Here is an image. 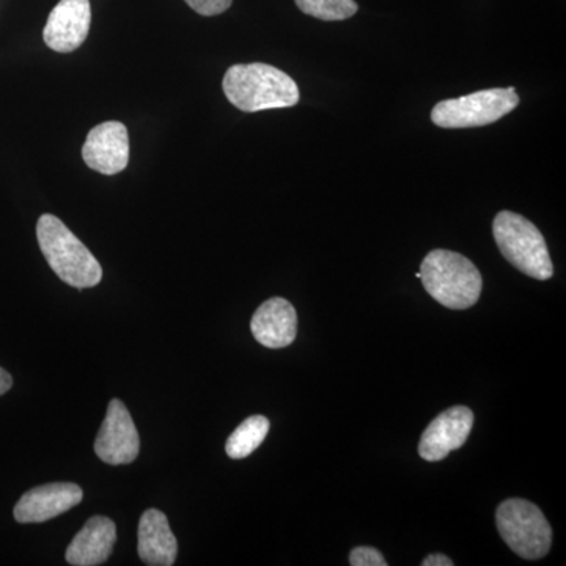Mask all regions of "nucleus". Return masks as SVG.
Returning <instances> with one entry per match:
<instances>
[{
	"label": "nucleus",
	"mask_w": 566,
	"mask_h": 566,
	"mask_svg": "<svg viewBox=\"0 0 566 566\" xmlns=\"http://www.w3.org/2000/svg\"><path fill=\"white\" fill-rule=\"evenodd\" d=\"M222 88L227 99L243 112L282 109L300 103L296 82L266 63L230 66Z\"/></svg>",
	"instance_id": "obj_1"
},
{
	"label": "nucleus",
	"mask_w": 566,
	"mask_h": 566,
	"mask_svg": "<svg viewBox=\"0 0 566 566\" xmlns=\"http://www.w3.org/2000/svg\"><path fill=\"white\" fill-rule=\"evenodd\" d=\"M36 238L51 270L74 289H92L103 279L102 264L69 227L52 214L36 223Z\"/></svg>",
	"instance_id": "obj_2"
},
{
	"label": "nucleus",
	"mask_w": 566,
	"mask_h": 566,
	"mask_svg": "<svg viewBox=\"0 0 566 566\" xmlns=\"http://www.w3.org/2000/svg\"><path fill=\"white\" fill-rule=\"evenodd\" d=\"M420 279L428 294L452 311H465L476 304L482 294V274L461 253L436 249L424 256Z\"/></svg>",
	"instance_id": "obj_3"
},
{
	"label": "nucleus",
	"mask_w": 566,
	"mask_h": 566,
	"mask_svg": "<svg viewBox=\"0 0 566 566\" xmlns=\"http://www.w3.org/2000/svg\"><path fill=\"white\" fill-rule=\"evenodd\" d=\"M493 234L499 251L517 271L536 281L553 277L554 264L545 237L528 219L513 211H501L494 218Z\"/></svg>",
	"instance_id": "obj_4"
},
{
	"label": "nucleus",
	"mask_w": 566,
	"mask_h": 566,
	"mask_svg": "<svg viewBox=\"0 0 566 566\" xmlns=\"http://www.w3.org/2000/svg\"><path fill=\"white\" fill-rule=\"evenodd\" d=\"M495 524L506 546L526 558L538 560L549 553L553 528L542 510L526 499H509L497 506Z\"/></svg>",
	"instance_id": "obj_5"
},
{
	"label": "nucleus",
	"mask_w": 566,
	"mask_h": 566,
	"mask_svg": "<svg viewBox=\"0 0 566 566\" xmlns=\"http://www.w3.org/2000/svg\"><path fill=\"white\" fill-rule=\"evenodd\" d=\"M520 104L516 88H490L460 98L444 99L431 111V120L446 129L476 128L495 123Z\"/></svg>",
	"instance_id": "obj_6"
},
{
	"label": "nucleus",
	"mask_w": 566,
	"mask_h": 566,
	"mask_svg": "<svg viewBox=\"0 0 566 566\" xmlns=\"http://www.w3.org/2000/svg\"><path fill=\"white\" fill-rule=\"evenodd\" d=\"M140 439L136 424L123 401L111 400L106 419L95 441V453L104 463L129 464L139 455Z\"/></svg>",
	"instance_id": "obj_7"
},
{
	"label": "nucleus",
	"mask_w": 566,
	"mask_h": 566,
	"mask_svg": "<svg viewBox=\"0 0 566 566\" xmlns=\"http://www.w3.org/2000/svg\"><path fill=\"white\" fill-rule=\"evenodd\" d=\"M474 427V412L465 406H453L446 409L436 419L431 420L423 431L419 442V455L422 460H446L453 450L461 449L468 441Z\"/></svg>",
	"instance_id": "obj_8"
},
{
	"label": "nucleus",
	"mask_w": 566,
	"mask_h": 566,
	"mask_svg": "<svg viewBox=\"0 0 566 566\" xmlns=\"http://www.w3.org/2000/svg\"><path fill=\"white\" fill-rule=\"evenodd\" d=\"M82 158L95 172L117 175L129 163L128 129L120 122H106L88 133Z\"/></svg>",
	"instance_id": "obj_9"
},
{
	"label": "nucleus",
	"mask_w": 566,
	"mask_h": 566,
	"mask_svg": "<svg viewBox=\"0 0 566 566\" xmlns=\"http://www.w3.org/2000/svg\"><path fill=\"white\" fill-rule=\"evenodd\" d=\"M92 24L91 0H61L44 28V43L52 51L69 54L82 46Z\"/></svg>",
	"instance_id": "obj_10"
},
{
	"label": "nucleus",
	"mask_w": 566,
	"mask_h": 566,
	"mask_svg": "<svg viewBox=\"0 0 566 566\" xmlns=\"http://www.w3.org/2000/svg\"><path fill=\"white\" fill-rule=\"evenodd\" d=\"M82 495L81 488L74 483H48L33 488L14 506V520L20 524L46 523L80 505Z\"/></svg>",
	"instance_id": "obj_11"
},
{
	"label": "nucleus",
	"mask_w": 566,
	"mask_h": 566,
	"mask_svg": "<svg viewBox=\"0 0 566 566\" xmlns=\"http://www.w3.org/2000/svg\"><path fill=\"white\" fill-rule=\"evenodd\" d=\"M251 331L260 345L271 349L286 348L297 334L296 308L283 297H271L256 308Z\"/></svg>",
	"instance_id": "obj_12"
},
{
	"label": "nucleus",
	"mask_w": 566,
	"mask_h": 566,
	"mask_svg": "<svg viewBox=\"0 0 566 566\" xmlns=\"http://www.w3.org/2000/svg\"><path fill=\"white\" fill-rule=\"evenodd\" d=\"M115 542L117 528L114 521L106 516H93L70 543L66 562L74 566L102 565L111 557Z\"/></svg>",
	"instance_id": "obj_13"
},
{
	"label": "nucleus",
	"mask_w": 566,
	"mask_h": 566,
	"mask_svg": "<svg viewBox=\"0 0 566 566\" xmlns=\"http://www.w3.org/2000/svg\"><path fill=\"white\" fill-rule=\"evenodd\" d=\"M140 560L150 566H172L177 560L178 543L169 520L159 510L150 509L144 513L139 523Z\"/></svg>",
	"instance_id": "obj_14"
},
{
	"label": "nucleus",
	"mask_w": 566,
	"mask_h": 566,
	"mask_svg": "<svg viewBox=\"0 0 566 566\" xmlns=\"http://www.w3.org/2000/svg\"><path fill=\"white\" fill-rule=\"evenodd\" d=\"M270 420L264 416L249 417L227 439V455L232 460H243V458L252 455L263 444L270 433Z\"/></svg>",
	"instance_id": "obj_15"
},
{
	"label": "nucleus",
	"mask_w": 566,
	"mask_h": 566,
	"mask_svg": "<svg viewBox=\"0 0 566 566\" xmlns=\"http://www.w3.org/2000/svg\"><path fill=\"white\" fill-rule=\"evenodd\" d=\"M303 13L322 21H345L359 10L354 0H296Z\"/></svg>",
	"instance_id": "obj_16"
},
{
	"label": "nucleus",
	"mask_w": 566,
	"mask_h": 566,
	"mask_svg": "<svg viewBox=\"0 0 566 566\" xmlns=\"http://www.w3.org/2000/svg\"><path fill=\"white\" fill-rule=\"evenodd\" d=\"M349 564L353 566H387L385 556L375 547H354L349 553Z\"/></svg>",
	"instance_id": "obj_17"
},
{
	"label": "nucleus",
	"mask_w": 566,
	"mask_h": 566,
	"mask_svg": "<svg viewBox=\"0 0 566 566\" xmlns=\"http://www.w3.org/2000/svg\"><path fill=\"white\" fill-rule=\"evenodd\" d=\"M233 0H186L196 13L202 17H216L230 9Z\"/></svg>",
	"instance_id": "obj_18"
},
{
	"label": "nucleus",
	"mask_w": 566,
	"mask_h": 566,
	"mask_svg": "<svg viewBox=\"0 0 566 566\" xmlns=\"http://www.w3.org/2000/svg\"><path fill=\"white\" fill-rule=\"evenodd\" d=\"M423 566H453V562L444 554H431V556L424 557L422 562Z\"/></svg>",
	"instance_id": "obj_19"
},
{
	"label": "nucleus",
	"mask_w": 566,
	"mask_h": 566,
	"mask_svg": "<svg viewBox=\"0 0 566 566\" xmlns=\"http://www.w3.org/2000/svg\"><path fill=\"white\" fill-rule=\"evenodd\" d=\"M11 386H13V378H11L9 371L0 367V395L9 392Z\"/></svg>",
	"instance_id": "obj_20"
}]
</instances>
